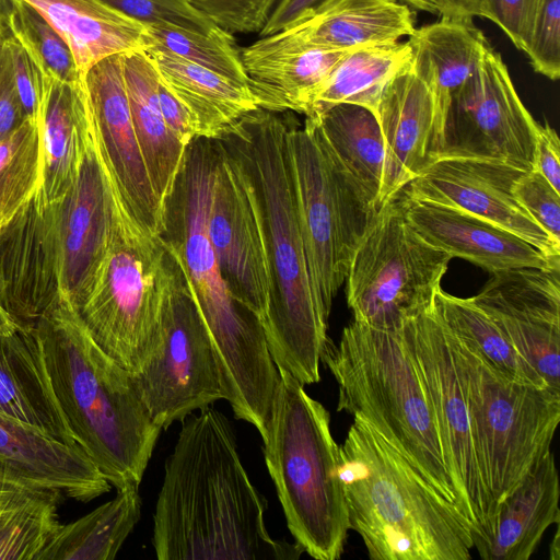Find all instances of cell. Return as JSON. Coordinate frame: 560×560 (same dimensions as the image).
I'll return each mask as SVG.
<instances>
[{
  "label": "cell",
  "mask_w": 560,
  "mask_h": 560,
  "mask_svg": "<svg viewBox=\"0 0 560 560\" xmlns=\"http://www.w3.org/2000/svg\"><path fill=\"white\" fill-rule=\"evenodd\" d=\"M180 423L153 514L156 558L299 559V544L269 535L268 502L243 466L226 416L211 405Z\"/></svg>",
  "instance_id": "obj_1"
},
{
  "label": "cell",
  "mask_w": 560,
  "mask_h": 560,
  "mask_svg": "<svg viewBox=\"0 0 560 560\" xmlns=\"http://www.w3.org/2000/svg\"><path fill=\"white\" fill-rule=\"evenodd\" d=\"M291 121L258 108L217 139L242 165L260 209L271 280L262 323L270 355L277 369L308 385L320 380L328 319L310 282L288 144Z\"/></svg>",
  "instance_id": "obj_2"
},
{
  "label": "cell",
  "mask_w": 560,
  "mask_h": 560,
  "mask_svg": "<svg viewBox=\"0 0 560 560\" xmlns=\"http://www.w3.org/2000/svg\"><path fill=\"white\" fill-rule=\"evenodd\" d=\"M215 160L213 139L186 148L172 190L163 202L159 237L175 256L219 353L235 418L267 433L278 384L260 319L235 301L209 240L207 213Z\"/></svg>",
  "instance_id": "obj_3"
},
{
  "label": "cell",
  "mask_w": 560,
  "mask_h": 560,
  "mask_svg": "<svg viewBox=\"0 0 560 560\" xmlns=\"http://www.w3.org/2000/svg\"><path fill=\"white\" fill-rule=\"evenodd\" d=\"M33 329L74 441L110 486H139L162 429L145 408L132 373L93 342L63 298Z\"/></svg>",
  "instance_id": "obj_4"
},
{
  "label": "cell",
  "mask_w": 560,
  "mask_h": 560,
  "mask_svg": "<svg viewBox=\"0 0 560 560\" xmlns=\"http://www.w3.org/2000/svg\"><path fill=\"white\" fill-rule=\"evenodd\" d=\"M349 526L373 560H469L472 525L368 423L339 446Z\"/></svg>",
  "instance_id": "obj_5"
},
{
  "label": "cell",
  "mask_w": 560,
  "mask_h": 560,
  "mask_svg": "<svg viewBox=\"0 0 560 560\" xmlns=\"http://www.w3.org/2000/svg\"><path fill=\"white\" fill-rule=\"evenodd\" d=\"M320 362L338 384L337 410L368 423L457 506L433 409L400 329L381 330L352 320L338 343L328 337Z\"/></svg>",
  "instance_id": "obj_6"
},
{
  "label": "cell",
  "mask_w": 560,
  "mask_h": 560,
  "mask_svg": "<svg viewBox=\"0 0 560 560\" xmlns=\"http://www.w3.org/2000/svg\"><path fill=\"white\" fill-rule=\"evenodd\" d=\"M278 373L265 463L295 542L314 559L337 560L350 526L330 415L290 373Z\"/></svg>",
  "instance_id": "obj_7"
},
{
  "label": "cell",
  "mask_w": 560,
  "mask_h": 560,
  "mask_svg": "<svg viewBox=\"0 0 560 560\" xmlns=\"http://www.w3.org/2000/svg\"><path fill=\"white\" fill-rule=\"evenodd\" d=\"M170 262L159 235L143 230L116 196L107 254L90 295L73 312L93 342L131 373L158 345Z\"/></svg>",
  "instance_id": "obj_8"
},
{
  "label": "cell",
  "mask_w": 560,
  "mask_h": 560,
  "mask_svg": "<svg viewBox=\"0 0 560 560\" xmlns=\"http://www.w3.org/2000/svg\"><path fill=\"white\" fill-rule=\"evenodd\" d=\"M296 209L311 288L328 319L353 253L377 210L338 165L316 122L288 130Z\"/></svg>",
  "instance_id": "obj_9"
},
{
  "label": "cell",
  "mask_w": 560,
  "mask_h": 560,
  "mask_svg": "<svg viewBox=\"0 0 560 560\" xmlns=\"http://www.w3.org/2000/svg\"><path fill=\"white\" fill-rule=\"evenodd\" d=\"M451 337L482 474L497 510L551 450L560 421V393L506 378L452 332Z\"/></svg>",
  "instance_id": "obj_10"
},
{
  "label": "cell",
  "mask_w": 560,
  "mask_h": 560,
  "mask_svg": "<svg viewBox=\"0 0 560 560\" xmlns=\"http://www.w3.org/2000/svg\"><path fill=\"white\" fill-rule=\"evenodd\" d=\"M451 259L411 228L400 190L377 210L350 261L345 281L353 320L399 330L432 306Z\"/></svg>",
  "instance_id": "obj_11"
},
{
  "label": "cell",
  "mask_w": 560,
  "mask_h": 560,
  "mask_svg": "<svg viewBox=\"0 0 560 560\" xmlns=\"http://www.w3.org/2000/svg\"><path fill=\"white\" fill-rule=\"evenodd\" d=\"M168 253L170 280L159 341L141 369L132 373L145 408L162 430L228 397L224 370L212 337L183 269Z\"/></svg>",
  "instance_id": "obj_12"
},
{
  "label": "cell",
  "mask_w": 560,
  "mask_h": 560,
  "mask_svg": "<svg viewBox=\"0 0 560 560\" xmlns=\"http://www.w3.org/2000/svg\"><path fill=\"white\" fill-rule=\"evenodd\" d=\"M400 331L416 360L435 417L458 509L472 525V541L493 528L495 505L482 474L466 390L448 328L432 306Z\"/></svg>",
  "instance_id": "obj_13"
},
{
  "label": "cell",
  "mask_w": 560,
  "mask_h": 560,
  "mask_svg": "<svg viewBox=\"0 0 560 560\" xmlns=\"http://www.w3.org/2000/svg\"><path fill=\"white\" fill-rule=\"evenodd\" d=\"M538 126L502 57L490 46L450 101L436 159L489 160L529 172Z\"/></svg>",
  "instance_id": "obj_14"
},
{
  "label": "cell",
  "mask_w": 560,
  "mask_h": 560,
  "mask_svg": "<svg viewBox=\"0 0 560 560\" xmlns=\"http://www.w3.org/2000/svg\"><path fill=\"white\" fill-rule=\"evenodd\" d=\"M213 140L209 240L231 295L262 325L269 310L271 280L259 205L242 165L218 139Z\"/></svg>",
  "instance_id": "obj_15"
},
{
  "label": "cell",
  "mask_w": 560,
  "mask_h": 560,
  "mask_svg": "<svg viewBox=\"0 0 560 560\" xmlns=\"http://www.w3.org/2000/svg\"><path fill=\"white\" fill-rule=\"evenodd\" d=\"M93 139L112 187L130 217L148 233L162 229V203L137 141L124 78V54L82 74Z\"/></svg>",
  "instance_id": "obj_16"
},
{
  "label": "cell",
  "mask_w": 560,
  "mask_h": 560,
  "mask_svg": "<svg viewBox=\"0 0 560 560\" xmlns=\"http://www.w3.org/2000/svg\"><path fill=\"white\" fill-rule=\"evenodd\" d=\"M62 298L59 201L48 202L39 186L0 224V305L32 328Z\"/></svg>",
  "instance_id": "obj_17"
},
{
  "label": "cell",
  "mask_w": 560,
  "mask_h": 560,
  "mask_svg": "<svg viewBox=\"0 0 560 560\" xmlns=\"http://www.w3.org/2000/svg\"><path fill=\"white\" fill-rule=\"evenodd\" d=\"M524 173L497 161L439 158L402 190L411 199L453 207L493 222L560 259V244L529 217L513 194Z\"/></svg>",
  "instance_id": "obj_18"
},
{
  "label": "cell",
  "mask_w": 560,
  "mask_h": 560,
  "mask_svg": "<svg viewBox=\"0 0 560 560\" xmlns=\"http://www.w3.org/2000/svg\"><path fill=\"white\" fill-rule=\"evenodd\" d=\"M560 269L492 273L471 299L506 334L547 387L560 393Z\"/></svg>",
  "instance_id": "obj_19"
},
{
  "label": "cell",
  "mask_w": 560,
  "mask_h": 560,
  "mask_svg": "<svg viewBox=\"0 0 560 560\" xmlns=\"http://www.w3.org/2000/svg\"><path fill=\"white\" fill-rule=\"evenodd\" d=\"M116 195L93 135L73 184L59 200L60 277L75 312L90 295L108 250Z\"/></svg>",
  "instance_id": "obj_20"
},
{
  "label": "cell",
  "mask_w": 560,
  "mask_h": 560,
  "mask_svg": "<svg viewBox=\"0 0 560 560\" xmlns=\"http://www.w3.org/2000/svg\"><path fill=\"white\" fill-rule=\"evenodd\" d=\"M404 197L411 228L452 258H463L491 273L520 268L560 269V259L545 255L493 222L453 207L415 200L405 192Z\"/></svg>",
  "instance_id": "obj_21"
},
{
  "label": "cell",
  "mask_w": 560,
  "mask_h": 560,
  "mask_svg": "<svg viewBox=\"0 0 560 560\" xmlns=\"http://www.w3.org/2000/svg\"><path fill=\"white\" fill-rule=\"evenodd\" d=\"M0 478L90 502L110 483L80 446H69L0 413Z\"/></svg>",
  "instance_id": "obj_22"
},
{
  "label": "cell",
  "mask_w": 560,
  "mask_h": 560,
  "mask_svg": "<svg viewBox=\"0 0 560 560\" xmlns=\"http://www.w3.org/2000/svg\"><path fill=\"white\" fill-rule=\"evenodd\" d=\"M376 115L385 149L380 209L432 162L434 102L410 65L387 83Z\"/></svg>",
  "instance_id": "obj_23"
},
{
  "label": "cell",
  "mask_w": 560,
  "mask_h": 560,
  "mask_svg": "<svg viewBox=\"0 0 560 560\" xmlns=\"http://www.w3.org/2000/svg\"><path fill=\"white\" fill-rule=\"evenodd\" d=\"M347 51L306 45L278 32L242 49L241 58L259 108L306 116L317 91Z\"/></svg>",
  "instance_id": "obj_24"
},
{
  "label": "cell",
  "mask_w": 560,
  "mask_h": 560,
  "mask_svg": "<svg viewBox=\"0 0 560 560\" xmlns=\"http://www.w3.org/2000/svg\"><path fill=\"white\" fill-rule=\"evenodd\" d=\"M407 43L411 50L410 68L429 88L434 102V161L450 101L475 72L490 44L472 18L466 15H440L438 21L415 28Z\"/></svg>",
  "instance_id": "obj_25"
},
{
  "label": "cell",
  "mask_w": 560,
  "mask_h": 560,
  "mask_svg": "<svg viewBox=\"0 0 560 560\" xmlns=\"http://www.w3.org/2000/svg\"><path fill=\"white\" fill-rule=\"evenodd\" d=\"M559 476L551 450L498 505L492 532L474 542L483 560H528L545 532L559 525Z\"/></svg>",
  "instance_id": "obj_26"
},
{
  "label": "cell",
  "mask_w": 560,
  "mask_h": 560,
  "mask_svg": "<svg viewBox=\"0 0 560 560\" xmlns=\"http://www.w3.org/2000/svg\"><path fill=\"white\" fill-rule=\"evenodd\" d=\"M0 413L79 446L52 394L33 327L0 332Z\"/></svg>",
  "instance_id": "obj_27"
},
{
  "label": "cell",
  "mask_w": 560,
  "mask_h": 560,
  "mask_svg": "<svg viewBox=\"0 0 560 560\" xmlns=\"http://www.w3.org/2000/svg\"><path fill=\"white\" fill-rule=\"evenodd\" d=\"M415 28L412 10L398 0H327L281 32L306 45L352 50L399 42Z\"/></svg>",
  "instance_id": "obj_28"
},
{
  "label": "cell",
  "mask_w": 560,
  "mask_h": 560,
  "mask_svg": "<svg viewBox=\"0 0 560 560\" xmlns=\"http://www.w3.org/2000/svg\"><path fill=\"white\" fill-rule=\"evenodd\" d=\"M40 188L48 202L59 201L74 182L92 138L86 98L80 82L46 81L39 115Z\"/></svg>",
  "instance_id": "obj_29"
},
{
  "label": "cell",
  "mask_w": 560,
  "mask_h": 560,
  "mask_svg": "<svg viewBox=\"0 0 560 560\" xmlns=\"http://www.w3.org/2000/svg\"><path fill=\"white\" fill-rule=\"evenodd\" d=\"M70 47L79 71L113 55L145 50V27L102 0H24Z\"/></svg>",
  "instance_id": "obj_30"
},
{
  "label": "cell",
  "mask_w": 560,
  "mask_h": 560,
  "mask_svg": "<svg viewBox=\"0 0 560 560\" xmlns=\"http://www.w3.org/2000/svg\"><path fill=\"white\" fill-rule=\"evenodd\" d=\"M124 78L137 141L163 207L187 147L174 136L162 116L156 94L159 72L145 50L124 54Z\"/></svg>",
  "instance_id": "obj_31"
},
{
  "label": "cell",
  "mask_w": 560,
  "mask_h": 560,
  "mask_svg": "<svg viewBox=\"0 0 560 560\" xmlns=\"http://www.w3.org/2000/svg\"><path fill=\"white\" fill-rule=\"evenodd\" d=\"M161 80L191 115L199 137L217 139L245 114L258 109L250 90L221 74L148 48Z\"/></svg>",
  "instance_id": "obj_32"
},
{
  "label": "cell",
  "mask_w": 560,
  "mask_h": 560,
  "mask_svg": "<svg viewBox=\"0 0 560 560\" xmlns=\"http://www.w3.org/2000/svg\"><path fill=\"white\" fill-rule=\"evenodd\" d=\"M308 118L338 165L378 210L385 149L377 115L361 105L340 103Z\"/></svg>",
  "instance_id": "obj_33"
},
{
  "label": "cell",
  "mask_w": 560,
  "mask_h": 560,
  "mask_svg": "<svg viewBox=\"0 0 560 560\" xmlns=\"http://www.w3.org/2000/svg\"><path fill=\"white\" fill-rule=\"evenodd\" d=\"M410 61L407 40L347 51L317 91L305 117H315L340 103L361 105L376 114L385 86Z\"/></svg>",
  "instance_id": "obj_34"
},
{
  "label": "cell",
  "mask_w": 560,
  "mask_h": 560,
  "mask_svg": "<svg viewBox=\"0 0 560 560\" xmlns=\"http://www.w3.org/2000/svg\"><path fill=\"white\" fill-rule=\"evenodd\" d=\"M138 489L126 485L110 501L61 525L40 560H113L141 517Z\"/></svg>",
  "instance_id": "obj_35"
},
{
  "label": "cell",
  "mask_w": 560,
  "mask_h": 560,
  "mask_svg": "<svg viewBox=\"0 0 560 560\" xmlns=\"http://www.w3.org/2000/svg\"><path fill=\"white\" fill-rule=\"evenodd\" d=\"M434 306L450 331L501 375L517 383L548 388L506 334L471 298L454 296L440 289Z\"/></svg>",
  "instance_id": "obj_36"
},
{
  "label": "cell",
  "mask_w": 560,
  "mask_h": 560,
  "mask_svg": "<svg viewBox=\"0 0 560 560\" xmlns=\"http://www.w3.org/2000/svg\"><path fill=\"white\" fill-rule=\"evenodd\" d=\"M52 490L23 489L0 506V560H40L61 524Z\"/></svg>",
  "instance_id": "obj_37"
},
{
  "label": "cell",
  "mask_w": 560,
  "mask_h": 560,
  "mask_svg": "<svg viewBox=\"0 0 560 560\" xmlns=\"http://www.w3.org/2000/svg\"><path fill=\"white\" fill-rule=\"evenodd\" d=\"M144 27L145 49L172 54L248 88L241 50L232 34L219 28L206 35L167 24Z\"/></svg>",
  "instance_id": "obj_38"
},
{
  "label": "cell",
  "mask_w": 560,
  "mask_h": 560,
  "mask_svg": "<svg viewBox=\"0 0 560 560\" xmlns=\"http://www.w3.org/2000/svg\"><path fill=\"white\" fill-rule=\"evenodd\" d=\"M42 138L38 120L28 119L0 140V224L40 186Z\"/></svg>",
  "instance_id": "obj_39"
},
{
  "label": "cell",
  "mask_w": 560,
  "mask_h": 560,
  "mask_svg": "<svg viewBox=\"0 0 560 560\" xmlns=\"http://www.w3.org/2000/svg\"><path fill=\"white\" fill-rule=\"evenodd\" d=\"M10 27L44 75L61 82H80L82 74L73 54L48 20L32 4L14 0Z\"/></svg>",
  "instance_id": "obj_40"
},
{
  "label": "cell",
  "mask_w": 560,
  "mask_h": 560,
  "mask_svg": "<svg viewBox=\"0 0 560 560\" xmlns=\"http://www.w3.org/2000/svg\"><path fill=\"white\" fill-rule=\"evenodd\" d=\"M536 72L560 75V0H538L523 50Z\"/></svg>",
  "instance_id": "obj_41"
},
{
  "label": "cell",
  "mask_w": 560,
  "mask_h": 560,
  "mask_svg": "<svg viewBox=\"0 0 560 560\" xmlns=\"http://www.w3.org/2000/svg\"><path fill=\"white\" fill-rule=\"evenodd\" d=\"M142 25L167 24L206 35L218 31L186 0H102Z\"/></svg>",
  "instance_id": "obj_42"
},
{
  "label": "cell",
  "mask_w": 560,
  "mask_h": 560,
  "mask_svg": "<svg viewBox=\"0 0 560 560\" xmlns=\"http://www.w3.org/2000/svg\"><path fill=\"white\" fill-rule=\"evenodd\" d=\"M219 28L232 33H260L278 0H186Z\"/></svg>",
  "instance_id": "obj_43"
},
{
  "label": "cell",
  "mask_w": 560,
  "mask_h": 560,
  "mask_svg": "<svg viewBox=\"0 0 560 560\" xmlns=\"http://www.w3.org/2000/svg\"><path fill=\"white\" fill-rule=\"evenodd\" d=\"M513 194L529 217L560 244V192L533 170L516 180Z\"/></svg>",
  "instance_id": "obj_44"
},
{
  "label": "cell",
  "mask_w": 560,
  "mask_h": 560,
  "mask_svg": "<svg viewBox=\"0 0 560 560\" xmlns=\"http://www.w3.org/2000/svg\"><path fill=\"white\" fill-rule=\"evenodd\" d=\"M7 42L18 95L28 119L38 120L47 78L13 35Z\"/></svg>",
  "instance_id": "obj_45"
},
{
  "label": "cell",
  "mask_w": 560,
  "mask_h": 560,
  "mask_svg": "<svg viewBox=\"0 0 560 560\" xmlns=\"http://www.w3.org/2000/svg\"><path fill=\"white\" fill-rule=\"evenodd\" d=\"M538 0H483L481 16L495 23L520 50L525 43Z\"/></svg>",
  "instance_id": "obj_46"
},
{
  "label": "cell",
  "mask_w": 560,
  "mask_h": 560,
  "mask_svg": "<svg viewBox=\"0 0 560 560\" xmlns=\"http://www.w3.org/2000/svg\"><path fill=\"white\" fill-rule=\"evenodd\" d=\"M8 38L0 42V140L28 120L16 92Z\"/></svg>",
  "instance_id": "obj_47"
},
{
  "label": "cell",
  "mask_w": 560,
  "mask_h": 560,
  "mask_svg": "<svg viewBox=\"0 0 560 560\" xmlns=\"http://www.w3.org/2000/svg\"><path fill=\"white\" fill-rule=\"evenodd\" d=\"M156 94L162 116L174 136L185 147L194 139L199 138L198 129L191 115L161 80L160 75Z\"/></svg>",
  "instance_id": "obj_48"
},
{
  "label": "cell",
  "mask_w": 560,
  "mask_h": 560,
  "mask_svg": "<svg viewBox=\"0 0 560 560\" xmlns=\"http://www.w3.org/2000/svg\"><path fill=\"white\" fill-rule=\"evenodd\" d=\"M534 170L560 192V141L556 130L548 122L538 126Z\"/></svg>",
  "instance_id": "obj_49"
},
{
  "label": "cell",
  "mask_w": 560,
  "mask_h": 560,
  "mask_svg": "<svg viewBox=\"0 0 560 560\" xmlns=\"http://www.w3.org/2000/svg\"><path fill=\"white\" fill-rule=\"evenodd\" d=\"M326 1L327 0H278L259 34L264 37L288 30L311 15Z\"/></svg>",
  "instance_id": "obj_50"
},
{
  "label": "cell",
  "mask_w": 560,
  "mask_h": 560,
  "mask_svg": "<svg viewBox=\"0 0 560 560\" xmlns=\"http://www.w3.org/2000/svg\"><path fill=\"white\" fill-rule=\"evenodd\" d=\"M483 0H443L446 15L481 16Z\"/></svg>",
  "instance_id": "obj_51"
},
{
  "label": "cell",
  "mask_w": 560,
  "mask_h": 560,
  "mask_svg": "<svg viewBox=\"0 0 560 560\" xmlns=\"http://www.w3.org/2000/svg\"><path fill=\"white\" fill-rule=\"evenodd\" d=\"M14 0H0V42L12 35L10 27Z\"/></svg>",
  "instance_id": "obj_52"
},
{
  "label": "cell",
  "mask_w": 560,
  "mask_h": 560,
  "mask_svg": "<svg viewBox=\"0 0 560 560\" xmlns=\"http://www.w3.org/2000/svg\"><path fill=\"white\" fill-rule=\"evenodd\" d=\"M408 7L416 8L432 14L446 15L443 0H400Z\"/></svg>",
  "instance_id": "obj_53"
},
{
  "label": "cell",
  "mask_w": 560,
  "mask_h": 560,
  "mask_svg": "<svg viewBox=\"0 0 560 560\" xmlns=\"http://www.w3.org/2000/svg\"><path fill=\"white\" fill-rule=\"evenodd\" d=\"M23 489H32V488H25L23 486H20L14 482H11V481L0 478V506L8 499H10L13 494H15L16 492H19Z\"/></svg>",
  "instance_id": "obj_54"
},
{
  "label": "cell",
  "mask_w": 560,
  "mask_h": 560,
  "mask_svg": "<svg viewBox=\"0 0 560 560\" xmlns=\"http://www.w3.org/2000/svg\"><path fill=\"white\" fill-rule=\"evenodd\" d=\"M18 325L12 320L9 314L0 305V332L9 331Z\"/></svg>",
  "instance_id": "obj_55"
},
{
  "label": "cell",
  "mask_w": 560,
  "mask_h": 560,
  "mask_svg": "<svg viewBox=\"0 0 560 560\" xmlns=\"http://www.w3.org/2000/svg\"><path fill=\"white\" fill-rule=\"evenodd\" d=\"M559 550H560V548H559V530L557 529L553 542L550 546V558L559 559L560 558Z\"/></svg>",
  "instance_id": "obj_56"
}]
</instances>
